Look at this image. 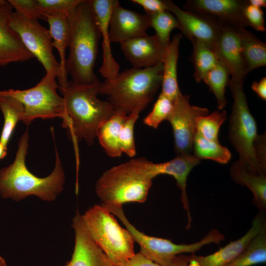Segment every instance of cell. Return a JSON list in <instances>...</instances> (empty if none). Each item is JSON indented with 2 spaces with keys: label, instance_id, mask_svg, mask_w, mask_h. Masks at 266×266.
<instances>
[{
  "label": "cell",
  "instance_id": "obj_1",
  "mask_svg": "<svg viewBox=\"0 0 266 266\" xmlns=\"http://www.w3.org/2000/svg\"><path fill=\"white\" fill-rule=\"evenodd\" d=\"M100 83L83 85L68 81L65 87H58L65 104L61 126L66 129L68 137L74 143L77 171L79 165L77 144L84 140L89 145L93 144L98 129L115 110L108 100L98 98Z\"/></svg>",
  "mask_w": 266,
  "mask_h": 266
},
{
  "label": "cell",
  "instance_id": "obj_2",
  "mask_svg": "<svg viewBox=\"0 0 266 266\" xmlns=\"http://www.w3.org/2000/svg\"><path fill=\"white\" fill-rule=\"evenodd\" d=\"M29 135L28 128L18 143L15 159L7 166L0 169V195L4 199L19 201L35 196L44 201H52L63 190L65 174L55 146L54 168L47 177H38L29 171L26 165Z\"/></svg>",
  "mask_w": 266,
  "mask_h": 266
},
{
  "label": "cell",
  "instance_id": "obj_3",
  "mask_svg": "<svg viewBox=\"0 0 266 266\" xmlns=\"http://www.w3.org/2000/svg\"><path fill=\"white\" fill-rule=\"evenodd\" d=\"M69 55L66 67L73 82L83 85L99 83L94 71L101 37L90 0H81L68 15Z\"/></svg>",
  "mask_w": 266,
  "mask_h": 266
},
{
  "label": "cell",
  "instance_id": "obj_4",
  "mask_svg": "<svg viewBox=\"0 0 266 266\" xmlns=\"http://www.w3.org/2000/svg\"><path fill=\"white\" fill-rule=\"evenodd\" d=\"M228 85L233 99L228 126L230 141L238 154V162L247 171L266 174V133H258L257 123L249 108L243 84L230 79Z\"/></svg>",
  "mask_w": 266,
  "mask_h": 266
},
{
  "label": "cell",
  "instance_id": "obj_5",
  "mask_svg": "<svg viewBox=\"0 0 266 266\" xmlns=\"http://www.w3.org/2000/svg\"><path fill=\"white\" fill-rule=\"evenodd\" d=\"M153 162L144 158L132 159L106 170L96 183V192L103 205L122 206L144 202L152 179Z\"/></svg>",
  "mask_w": 266,
  "mask_h": 266
},
{
  "label": "cell",
  "instance_id": "obj_6",
  "mask_svg": "<svg viewBox=\"0 0 266 266\" xmlns=\"http://www.w3.org/2000/svg\"><path fill=\"white\" fill-rule=\"evenodd\" d=\"M163 75L162 62L149 67H133L119 73L112 80L100 82L98 95L107 96L115 108L122 109L127 114L141 112L162 86Z\"/></svg>",
  "mask_w": 266,
  "mask_h": 266
},
{
  "label": "cell",
  "instance_id": "obj_7",
  "mask_svg": "<svg viewBox=\"0 0 266 266\" xmlns=\"http://www.w3.org/2000/svg\"><path fill=\"white\" fill-rule=\"evenodd\" d=\"M82 217L90 236L114 266H122L134 255L131 234L101 204L90 208Z\"/></svg>",
  "mask_w": 266,
  "mask_h": 266
},
{
  "label": "cell",
  "instance_id": "obj_8",
  "mask_svg": "<svg viewBox=\"0 0 266 266\" xmlns=\"http://www.w3.org/2000/svg\"><path fill=\"white\" fill-rule=\"evenodd\" d=\"M117 216L131 234L134 242L140 246L139 251L147 258L161 266H172L175 258L183 253L194 254L210 243L219 244L224 235L215 229L211 230L200 240L191 244H176L169 239L147 235L139 231L126 217L122 206L102 205Z\"/></svg>",
  "mask_w": 266,
  "mask_h": 266
},
{
  "label": "cell",
  "instance_id": "obj_9",
  "mask_svg": "<svg viewBox=\"0 0 266 266\" xmlns=\"http://www.w3.org/2000/svg\"><path fill=\"white\" fill-rule=\"evenodd\" d=\"M57 74L46 73L34 87L26 90H0V95L14 98L24 106L22 122L29 125L36 118L49 119L63 118L65 113L64 100L60 96L57 89Z\"/></svg>",
  "mask_w": 266,
  "mask_h": 266
},
{
  "label": "cell",
  "instance_id": "obj_10",
  "mask_svg": "<svg viewBox=\"0 0 266 266\" xmlns=\"http://www.w3.org/2000/svg\"><path fill=\"white\" fill-rule=\"evenodd\" d=\"M10 26L28 51L42 64L46 73L54 72L58 76L60 64L53 53L49 30L38 20L28 19L15 11L11 15Z\"/></svg>",
  "mask_w": 266,
  "mask_h": 266
},
{
  "label": "cell",
  "instance_id": "obj_11",
  "mask_svg": "<svg viewBox=\"0 0 266 266\" xmlns=\"http://www.w3.org/2000/svg\"><path fill=\"white\" fill-rule=\"evenodd\" d=\"M189 99V96L181 92L173 100L172 110L167 119L172 127L176 155L192 154L196 119L209 114L206 108L192 105Z\"/></svg>",
  "mask_w": 266,
  "mask_h": 266
},
{
  "label": "cell",
  "instance_id": "obj_12",
  "mask_svg": "<svg viewBox=\"0 0 266 266\" xmlns=\"http://www.w3.org/2000/svg\"><path fill=\"white\" fill-rule=\"evenodd\" d=\"M165 1L167 10L177 19L182 33L190 40H201L211 49L225 25L209 15L182 9L171 0Z\"/></svg>",
  "mask_w": 266,
  "mask_h": 266
},
{
  "label": "cell",
  "instance_id": "obj_13",
  "mask_svg": "<svg viewBox=\"0 0 266 266\" xmlns=\"http://www.w3.org/2000/svg\"><path fill=\"white\" fill-rule=\"evenodd\" d=\"M211 49L228 68L231 79L244 84L249 73L242 54L238 28L224 25Z\"/></svg>",
  "mask_w": 266,
  "mask_h": 266
},
{
  "label": "cell",
  "instance_id": "obj_14",
  "mask_svg": "<svg viewBox=\"0 0 266 266\" xmlns=\"http://www.w3.org/2000/svg\"><path fill=\"white\" fill-rule=\"evenodd\" d=\"M248 4L245 0H189L184 8L211 16L225 25L245 28L248 25L244 11Z\"/></svg>",
  "mask_w": 266,
  "mask_h": 266
},
{
  "label": "cell",
  "instance_id": "obj_15",
  "mask_svg": "<svg viewBox=\"0 0 266 266\" xmlns=\"http://www.w3.org/2000/svg\"><path fill=\"white\" fill-rule=\"evenodd\" d=\"M266 229L265 217L259 213L253 219L251 227L241 238L231 242L207 256H188L189 266H226L248 246L252 239Z\"/></svg>",
  "mask_w": 266,
  "mask_h": 266
},
{
  "label": "cell",
  "instance_id": "obj_16",
  "mask_svg": "<svg viewBox=\"0 0 266 266\" xmlns=\"http://www.w3.org/2000/svg\"><path fill=\"white\" fill-rule=\"evenodd\" d=\"M72 227L75 232L74 250L70 260L64 266H114L90 236L78 211L73 219Z\"/></svg>",
  "mask_w": 266,
  "mask_h": 266
},
{
  "label": "cell",
  "instance_id": "obj_17",
  "mask_svg": "<svg viewBox=\"0 0 266 266\" xmlns=\"http://www.w3.org/2000/svg\"><path fill=\"white\" fill-rule=\"evenodd\" d=\"M150 27L149 16L125 8L117 2L111 12L109 34L111 42L122 43L146 34Z\"/></svg>",
  "mask_w": 266,
  "mask_h": 266
},
{
  "label": "cell",
  "instance_id": "obj_18",
  "mask_svg": "<svg viewBox=\"0 0 266 266\" xmlns=\"http://www.w3.org/2000/svg\"><path fill=\"white\" fill-rule=\"evenodd\" d=\"M13 9L8 0L0 6V66L25 62L34 58L10 26Z\"/></svg>",
  "mask_w": 266,
  "mask_h": 266
},
{
  "label": "cell",
  "instance_id": "obj_19",
  "mask_svg": "<svg viewBox=\"0 0 266 266\" xmlns=\"http://www.w3.org/2000/svg\"><path fill=\"white\" fill-rule=\"evenodd\" d=\"M117 0H90V2L102 38L103 60L99 72L103 78L112 80L119 73V65L111 51L109 30L112 9L118 2Z\"/></svg>",
  "mask_w": 266,
  "mask_h": 266
},
{
  "label": "cell",
  "instance_id": "obj_20",
  "mask_svg": "<svg viewBox=\"0 0 266 266\" xmlns=\"http://www.w3.org/2000/svg\"><path fill=\"white\" fill-rule=\"evenodd\" d=\"M127 60L135 68L153 66L162 62L165 47L156 34L138 36L120 43Z\"/></svg>",
  "mask_w": 266,
  "mask_h": 266
},
{
  "label": "cell",
  "instance_id": "obj_21",
  "mask_svg": "<svg viewBox=\"0 0 266 266\" xmlns=\"http://www.w3.org/2000/svg\"><path fill=\"white\" fill-rule=\"evenodd\" d=\"M200 163V160L192 154L176 155L174 159L169 161L162 163H153L152 165V169L155 177L159 174H166L175 178L177 186L181 192V198L183 206L187 212L188 224L186 229L191 227L192 221L186 191L187 178L192 169Z\"/></svg>",
  "mask_w": 266,
  "mask_h": 266
},
{
  "label": "cell",
  "instance_id": "obj_22",
  "mask_svg": "<svg viewBox=\"0 0 266 266\" xmlns=\"http://www.w3.org/2000/svg\"><path fill=\"white\" fill-rule=\"evenodd\" d=\"M49 25L52 37V46L58 52L60 67L57 77L59 86L65 87L68 83L67 72L66 67V50L68 47L69 27L68 15L66 14H44Z\"/></svg>",
  "mask_w": 266,
  "mask_h": 266
},
{
  "label": "cell",
  "instance_id": "obj_23",
  "mask_svg": "<svg viewBox=\"0 0 266 266\" xmlns=\"http://www.w3.org/2000/svg\"><path fill=\"white\" fill-rule=\"evenodd\" d=\"M182 34L174 35L165 48L162 63L163 66L161 93L172 100L181 92L177 80V62Z\"/></svg>",
  "mask_w": 266,
  "mask_h": 266
},
{
  "label": "cell",
  "instance_id": "obj_24",
  "mask_svg": "<svg viewBox=\"0 0 266 266\" xmlns=\"http://www.w3.org/2000/svg\"><path fill=\"white\" fill-rule=\"evenodd\" d=\"M230 174L236 183L247 187L254 196L253 202L264 213L266 210V174H257L247 171L236 161L231 166Z\"/></svg>",
  "mask_w": 266,
  "mask_h": 266
},
{
  "label": "cell",
  "instance_id": "obj_25",
  "mask_svg": "<svg viewBox=\"0 0 266 266\" xmlns=\"http://www.w3.org/2000/svg\"><path fill=\"white\" fill-rule=\"evenodd\" d=\"M127 115L123 109L115 108L113 114L98 130L97 137L106 154L111 157H119L123 153L119 146V136Z\"/></svg>",
  "mask_w": 266,
  "mask_h": 266
},
{
  "label": "cell",
  "instance_id": "obj_26",
  "mask_svg": "<svg viewBox=\"0 0 266 266\" xmlns=\"http://www.w3.org/2000/svg\"><path fill=\"white\" fill-rule=\"evenodd\" d=\"M242 54L248 73L266 65V44L244 28H238Z\"/></svg>",
  "mask_w": 266,
  "mask_h": 266
},
{
  "label": "cell",
  "instance_id": "obj_27",
  "mask_svg": "<svg viewBox=\"0 0 266 266\" xmlns=\"http://www.w3.org/2000/svg\"><path fill=\"white\" fill-rule=\"evenodd\" d=\"M0 110L4 118L0 142L7 146L17 123L23 120L24 106L14 98L0 95Z\"/></svg>",
  "mask_w": 266,
  "mask_h": 266
},
{
  "label": "cell",
  "instance_id": "obj_28",
  "mask_svg": "<svg viewBox=\"0 0 266 266\" xmlns=\"http://www.w3.org/2000/svg\"><path fill=\"white\" fill-rule=\"evenodd\" d=\"M194 156L200 161L210 159L221 164H227L231 159L230 151L219 141L206 139L195 132L193 151Z\"/></svg>",
  "mask_w": 266,
  "mask_h": 266
},
{
  "label": "cell",
  "instance_id": "obj_29",
  "mask_svg": "<svg viewBox=\"0 0 266 266\" xmlns=\"http://www.w3.org/2000/svg\"><path fill=\"white\" fill-rule=\"evenodd\" d=\"M266 262V229L250 242L240 254L226 266H252Z\"/></svg>",
  "mask_w": 266,
  "mask_h": 266
},
{
  "label": "cell",
  "instance_id": "obj_30",
  "mask_svg": "<svg viewBox=\"0 0 266 266\" xmlns=\"http://www.w3.org/2000/svg\"><path fill=\"white\" fill-rule=\"evenodd\" d=\"M193 51L192 61L194 66V78L197 82L202 81L205 75L218 63L219 60L211 48L203 41L192 39Z\"/></svg>",
  "mask_w": 266,
  "mask_h": 266
},
{
  "label": "cell",
  "instance_id": "obj_31",
  "mask_svg": "<svg viewBox=\"0 0 266 266\" xmlns=\"http://www.w3.org/2000/svg\"><path fill=\"white\" fill-rule=\"evenodd\" d=\"M230 72L223 63L219 61L204 76L202 81L208 86L216 99L218 108L223 110L227 104L225 96Z\"/></svg>",
  "mask_w": 266,
  "mask_h": 266
},
{
  "label": "cell",
  "instance_id": "obj_32",
  "mask_svg": "<svg viewBox=\"0 0 266 266\" xmlns=\"http://www.w3.org/2000/svg\"><path fill=\"white\" fill-rule=\"evenodd\" d=\"M147 14L149 18L150 27L155 30V34L162 45L166 47L170 42L171 31L174 29H179L177 19L168 10Z\"/></svg>",
  "mask_w": 266,
  "mask_h": 266
},
{
  "label": "cell",
  "instance_id": "obj_33",
  "mask_svg": "<svg viewBox=\"0 0 266 266\" xmlns=\"http://www.w3.org/2000/svg\"><path fill=\"white\" fill-rule=\"evenodd\" d=\"M227 117V112L223 109L199 116L196 121V132L206 139L219 141V129Z\"/></svg>",
  "mask_w": 266,
  "mask_h": 266
},
{
  "label": "cell",
  "instance_id": "obj_34",
  "mask_svg": "<svg viewBox=\"0 0 266 266\" xmlns=\"http://www.w3.org/2000/svg\"><path fill=\"white\" fill-rule=\"evenodd\" d=\"M140 112L133 111L127 115L120 132L119 146L122 153L130 157L136 154L134 138V126Z\"/></svg>",
  "mask_w": 266,
  "mask_h": 266
},
{
  "label": "cell",
  "instance_id": "obj_35",
  "mask_svg": "<svg viewBox=\"0 0 266 266\" xmlns=\"http://www.w3.org/2000/svg\"><path fill=\"white\" fill-rule=\"evenodd\" d=\"M173 106V100L161 93L151 111L144 118L146 125L157 129L164 120H167Z\"/></svg>",
  "mask_w": 266,
  "mask_h": 266
},
{
  "label": "cell",
  "instance_id": "obj_36",
  "mask_svg": "<svg viewBox=\"0 0 266 266\" xmlns=\"http://www.w3.org/2000/svg\"><path fill=\"white\" fill-rule=\"evenodd\" d=\"M81 1V0H37L38 9L44 15H68Z\"/></svg>",
  "mask_w": 266,
  "mask_h": 266
},
{
  "label": "cell",
  "instance_id": "obj_37",
  "mask_svg": "<svg viewBox=\"0 0 266 266\" xmlns=\"http://www.w3.org/2000/svg\"><path fill=\"white\" fill-rule=\"evenodd\" d=\"M15 10L24 17L30 19L46 21V17L38 9L37 0H9Z\"/></svg>",
  "mask_w": 266,
  "mask_h": 266
},
{
  "label": "cell",
  "instance_id": "obj_38",
  "mask_svg": "<svg viewBox=\"0 0 266 266\" xmlns=\"http://www.w3.org/2000/svg\"><path fill=\"white\" fill-rule=\"evenodd\" d=\"M244 14L248 26L257 31H266L264 12L261 8L248 4L245 8Z\"/></svg>",
  "mask_w": 266,
  "mask_h": 266
},
{
  "label": "cell",
  "instance_id": "obj_39",
  "mask_svg": "<svg viewBox=\"0 0 266 266\" xmlns=\"http://www.w3.org/2000/svg\"><path fill=\"white\" fill-rule=\"evenodd\" d=\"M131 1L142 6L147 14L167 10L165 0H132Z\"/></svg>",
  "mask_w": 266,
  "mask_h": 266
},
{
  "label": "cell",
  "instance_id": "obj_40",
  "mask_svg": "<svg viewBox=\"0 0 266 266\" xmlns=\"http://www.w3.org/2000/svg\"><path fill=\"white\" fill-rule=\"evenodd\" d=\"M122 266H161L145 257L140 252L134 255Z\"/></svg>",
  "mask_w": 266,
  "mask_h": 266
},
{
  "label": "cell",
  "instance_id": "obj_41",
  "mask_svg": "<svg viewBox=\"0 0 266 266\" xmlns=\"http://www.w3.org/2000/svg\"><path fill=\"white\" fill-rule=\"evenodd\" d=\"M252 90L263 100H266V77H263L259 81H254L251 85Z\"/></svg>",
  "mask_w": 266,
  "mask_h": 266
},
{
  "label": "cell",
  "instance_id": "obj_42",
  "mask_svg": "<svg viewBox=\"0 0 266 266\" xmlns=\"http://www.w3.org/2000/svg\"><path fill=\"white\" fill-rule=\"evenodd\" d=\"M172 266H189L188 256L182 254L177 256L173 261Z\"/></svg>",
  "mask_w": 266,
  "mask_h": 266
},
{
  "label": "cell",
  "instance_id": "obj_43",
  "mask_svg": "<svg viewBox=\"0 0 266 266\" xmlns=\"http://www.w3.org/2000/svg\"><path fill=\"white\" fill-rule=\"evenodd\" d=\"M249 4L254 6L260 8L266 7V0H249Z\"/></svg>",
  "mask_w": 266,
  "mask_h": 266
},
{
  "label": "cell",
  "instance_id": "obj_44",
  "mask_svg": "<svg viewBox=\"0 0 266 266\" xmlns=\"http://www.w3.org/2000/svg\"><path fill=\"white\" fill-rule=\"evenodd\" d=\"M7 146L0 142V160L3 159L7 155Z\"/></svg>",
  "mask_w": 266,
  "mask_h": 266
},
{
  "label": "cell",
  "instance_id": "obj_45",
  "mask_svg": "<svg viewBox=\"0 0 266 266\" xmlns=\"http://www.w3.org/2000/svg\"><path fill=\"white\" fill-rule=\"evenodd\" d=\"M0 266H7L4 258L0 255Z\"/></svg>",
  "mask_w": 266,
  "mask_h": 266
},
{
  "label": "cell",
  "instance_id": "obj_46",
  "mask_svg": "<svg viewBox=\"0 0 266 266\" xmlns=\"http://www.w3.org/2000/svg\"><path fill=\"white\" fill-rule=\"evenodd\" d=\"M6 0H0V6H1L5 2Z\"/></svg>",
  "mask_w": 266,
  "mask_h": 266
}]
</instances>
